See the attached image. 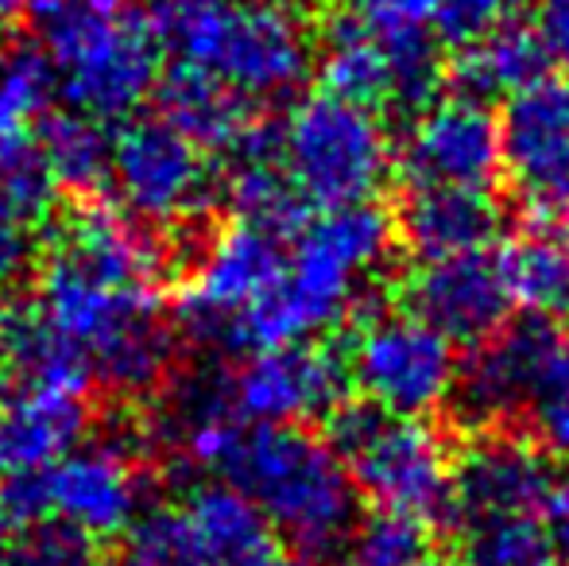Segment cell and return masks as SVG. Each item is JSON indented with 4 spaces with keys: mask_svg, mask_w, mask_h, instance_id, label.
<instances>
[{
    "mask_svg": "<svg viewBox=\"0 0 569 566\" xmlns=\"http://www.w3.org/2000/svg\"><path fill=\"white\" fill-rule=\"evenodd\" d=\"M39 51L54 78V98L98 121L140 113L159 82V51L148 16L124 0H31Z\"/></svg>",
    "mask_w": 569,
    "mask_h": 566,
    "instance_id": "5",
    "label": "cell"
},
{
    "mask_svg": "<svg viewBox=\"0 0 569 566\" xmlns=\"http://www.w3.org/2000/svg\"><path fill=\"white\" fill-rule=\"evenodd\" d=\"M547 54H542L539 39L523 23H496L480 39L465 43L453 59V82L461 93L480 98L492 106L496 98H516L519 90L547 75Z\"/></svg>",
    "mask_w": 569,
    "mask_h": 566,
    "instance_id": "26",
    "label": "cell"
},
{
    "mask_svg": "<svg viewBox=\"0 0 569 566\" xmlns=\"http://www.w3.org/2000/svg\"><path fill=\"white\" fill-rule=\"evenodd\" d=\"M326 438L341 454L357 497L435 528L453 520V446L427 419L383 416L365 400H341L326 416Z\"/></svg>",
    "mask_w": 569,
    "mask_h": 566,
    "instance_id": "6",
    "label": "cell"
},
{
    "mask_svg": "<svg viewBox=\"0 0 569 566\" xmlns=\"http://www.w3.org/2000/svg\"><path fill=\"white\" fill-rule=\"evenodd\" d=\"M503 171L542 214H569V75L535 78L500 117Z\"/></svg>",
    "mask_w": 569,
    "mask_h": 566,
    "instance_id": "16",
    "label": "cell"
},
{
    "mask_svg": "<svg viewBox=\"0 0 569 566\" xmlns=\"http://www.w3.org/2000/svg\"><path fill=\"white\" fill-rule=\"evenodd\" d=\"M279 159L307 206L376 202L396 171V140L383 113L315 90L287 109L276 125Z\"/></svg>",
    "mask_w": 569,
    "mask_h": 566,
    "instance_id": "7",
    "label": "cell"
},
{
    "mask_svg": "<svg viewBox=\"0 0 569 566\" xmlns=\"http://www.w3.org/2000/svg\"><path fill=\"white\" fill-rule=\"evenodd\" d=\"M31 295L117 396L167 385L179 326L163 295V245L120 206L86 202L47 234Z\"/></svg>",
    "mask_w": 569,
    "mask_h": 566,
    "instance_id": "1",
    "label": "cell"
},
{
    "mask_svg": "<svg viewBox=\"0 0 569 566\" xmlns=\"http://www.w3.org/2000/svg\"><path fill=\"white\" fill-rule=\"evenodd\" d=\"M457 369L453 341L407 307H368L352 318L345 373L383 416H435L453 400Z\"/></svg>",
    "mask_w": 569,
    "mask_h": 566,
    "instance_id": "8",
    "label": "cell"
},
{
    "mask_svg": "<svg viewBox=\"0 0 569 566\" xmlns=\"http://www.w3.org/2000/svg\"><path fill=\"white\" fill-rule=\"evenodd\" d=\"M396 167L411 187H480L503 175V132L492 106L453 90L411 113L396 148Z\"/></svg>",
    "mask_w": 569,
    "mask_h": 566,
    "instance_id": "13",
    "label": "cell"
},
{
    "mask_svg": "<svg viewBox=\"0 0 569 566\" xmlns=\"http://www.w3.org/2000/svg\"><path fill=\"white\" fill-rule=\"evenodd\" d=\"M117 566H198L194 555L182 544V532L174 524L171 508L143 513L132 528L124 532V552Z\"/></svg>",
    "mask_w": 569,
    "mask_h": 566,
    "instance_id": "34",
    "label": "cell"
},
{
    "mask_svg": "<svg viewBox=\"0 0 569 566\" xmlns=\"http://www.w3.org/2000/svg\"><path fill=\"white\" fill-rule=\"evenodd\" d=\"M159 51L226 82L248 106H276L315 75L318 39L291 0H159Z\"/></svg>",
    "mask_w": 569,
    "mask_h": 566,
    "instance_id": "3",
    "label": "cell"
},
{
    "mask_svg": "<svg viewBox=\"0 0 569 566\" xmlns=\"http://www.w3.org/2000/svg\"><path fill=\"white\" fill-rule=\"evenodd\" d=\"M221 159L226 163L218 167V198L229 202L232 218L291 237L310 206L283 171L276 125L256 121L232 148L221 151Z\"/></svg>",
    "mask_w": 569,
    "mask_h": 566,
    "instance_id": "22",
    "label": "cell"
},
{
    "mask_svg": "<svg viewBox=\"0 0 569 566\" xmlns=\"http://www.w3.org/2000/svg\"><path fill=\"white\" fill-rule=\"evenodd\" d=\"M542 520H547L550 536H555L558 559L569 563V474L550 481L547 505H542Z\"/></svg>",
    "mask_w": 569,
    "mask_h": 566,
    "instance_id": "38",
    "label": "cell"
},
{
    "mask_svg": "<svg viewBox=\"0 0 569 566\" xmlns=\"http://www.w3.org/2000/svg\"><path fill=\"white\" fill-rule=\"evenodd\" d=\"M287 237L232 218L206 237L174 299V326L206 349L232 354L240 322L283 276Z\"/></svg>",
    "mask_w": 569,
    "mask_h": 566,
    "instance_id": "11",
    "label": "cell"
},
{
    "mask_svg": "<svg viewBox=\"0 0 569 566\" xmlns=\"http://www.w3.org/2000/svg\"><path fill=\"white\" fill-rule=\"evenodd\" d=\"M508 4H523V0H508Z\"/></svg>",
    "mask_w": 569,
    "mask_h": 566,
    "instance_id": "44",
    "label": "cell"
},
{
    "mask_svg": "<svg viewBox=\"0 0 569 566\" xmlns=\"http://www.w3.org/2000/svg\"><path fill=\"white\" fill-rule=\"evenodd\" d=\"M31 0H0V28H12L28 16Z\"/></svg>",
    "mask_w": 569,
    "mask_h": 566,
    "instance_id": "39",
    "label": "cell"
},
{
    "mask_svg": "<svg viewBox=\"0 0 569 566\" xmlns=\"http://www.w3.org/2000/svg\"><path fill=\"white\" fill-rule=\"evenodd\" d=\"M106 187L128 218L159 234L190 226L218 202V163L159 113H132L113 132Z\"/></svg>",
    "mask_w": 569,
    "mask_h": 566,
    "instance_id": "9",
    "label": "cell"
},
{
    "mask_svg": "<svg viewBox=\"0 0 569 566\" xmlns=\"http://www.w3.org/2000/svg\"><path fill=\"white\" fill-rule=\"evenodd\" d=\"M508 0H438L435 16H430V36L438 47H453L461 51L465 43L480 39L503 20Z\"/></svg>",
    "mask_w": 569,
    "mask_h": 566,
    "instance_id": "35",
    "label": "cell"
},
{
    "mask_svg": "<svg viewBox=\"0 0 569 566\" xmlns=\"http://www.w3.org/2000/svg\"><path fill=\"white\" fill-rule=\"evenodd\" d=\"M218 477L237 485L271 536L302 559L341 555L360 520L357 485L341 454L307 424H244Z\"/></svg>",
    "mask_w": 569,
    "mask_h": 566,
    "instance_id": "4",
    "label": "cell"
},
{
    "mask_svg": "<svg viewBox=\"0 0 569 566\" xmlns=\"http://www.w3.org/2000/svg\"><path fill=\"white\" fill-rule=\"evenodd\" d=\"M345 552L352 566H407L427 555V528L403 516L372 513V520H357Z\"/></svg>",
    "mask_w": 569,
    "mask_h": 566,
    "instance_id": "33",
    "label": "cell"
},
{
    "mask_svg": "<svg viewBox=\"0 0 569 566\" xmlns=\"http://www.w3.org/2000/svg\"><path fill=\"white\" fill-rule=\"evenodd\" d=\"M0 566H98V544L54 516L16 524Z\"/></svg>",
    "mask_w": 569,
    "mask_h": 566,
    "instance_id": "31",
    "label": "cell"
},
{
    "mask_svg": "<svg viewBox=\"0 0 569 566\" xmlns=\"http://www.w3.org/2000/svg\"><path fill=\"white\" fill-rule=\"evenodd\" d=\"M566 346L569 341L558 322L531 315H523L519 322H503L500 330L480 338L472 357L457 369L453 404L461 419L477 430L511 424Z\"/></svg>",
    "mask_w": 569,
    "mask_h": 566,
    "instance_id": "15",
    "label": "cell"
},
{
    "mask_svg": "<svg viewBox=\"0 0 569 566\" xmlns=\"http://www.w3.org/2000/svg\"><path fill=\"white\" fill-rule=\"evenodd\" d=\"M407 566H457L453 559H438V555H419L415 563H407Z\"/></svg>",
    "mask_w": 569,
    "mask_h": 566,
    "instance_id": "40",
    "label": "cell"
},
{
    "mask_svg": "<svg viewBox=\"0 0 569 566\" xmlns=\"http://www.w3.org/2000/svg\"><path fill=\"white\" fill-rule=\"evenodd\" d=\"M430 28H372L357 12L338 16L315 51L322 90L376 113L411 117L442 86V59Z\"/></svg>",
    "mask_w": 569,
    "mask_h": 566,
    "instance_id": "10",
    "label": "cell"
},
{
    "mask_svg": "<svg viewBox=\"0 0 569 566\" xmlns=\"http://www.w3.org/2000/svg\"><path fill=\"white\" fill-rule=\"evenodd\" d=\"M143 513L148 461L128 435H86L43 474V516L70 524L93 544L120 539Z\"/></svg>",
    "mask_w": 569,
    "mask_h": 566,
    "instance_id": "12",
    "label": "cell"
},
{
    "mask_svg": "<svg viewBox=\"0 0 569 566\" xmlns=\"http://www.w3.org/2000/svg\"><path fill=\"white\" fill-rule=\"evenodd\" d=\"M182 544L198 566H271L276 536L232 481L210 477L171 505Z\"/></svg>",
    "mask_w": 569,
    "mask_h": 566,
    "instance_id": "20",
    "label": "cell"
},
{
    "mask_svg": "<svg viewBox=\"0 0 569 566\" xmlns=\"http://www.w3.org/2000/svg\"><path fill=\"white\" fill-rule=\"evenodd\" d=\"M90 435V400L78 388H0V477L47 474Z\"/></svg>",
    "mask_w": 569,
    "mask_h": 566,
    "instance_id": "19",
    "label": "cell"
},
{
    "mask_svg": "<svg viewBox=\"0 0 569 566\" xmlns=\"http://www.w3.org/2000/svg\"><path fill=\"white\" fill-rule=\"evenodd\" d=\"M283 276L271 295L240 322L237 349L310 341L365 310L372 284L396 252V218L376 202L330 206L307 214L287 237Z\"/></svg>",
    "mask_w": 569,
    "mask_h": 566,
    "instance_id": "2",
    "label": "cell"
},
{
    "mask_svg": "<svg viewBox=\"0 0 569 566\" xmlns=\"http://www.w3.org/2000/svg\"><path fill=\"white\" fill-rule=\"evenodd\" d=\"M151 98H156V113L163 121H171L174 129L187 132L190 140L202 143L213 156L232 148L260 121L256 106L237 98L226 82H218V78L202 75L194 67H182V62H171L167 70H159Z\"/></svg>",
    "mask_w": 569,
    "mask_h": 566,
    "instance_id": "25",
    "label": "cell"
},
{
    "mask_svg": "<svg viewBox=\"0 0 569 566\" xmlns=\"http://www.w3.org/2000/svg\"><path fill=\"white\" fill-rule=\"evenodd\" d=\"M457 566H558V547L542 513L461 516Z\"/></svg>",
    "mask_w": 569,
    "mask_h": 566,
    "instance_id": "29",
    "label": "cell"
},
{
    "mask_svg": "<svg viewBox=\"0 0 569 566\" xmlns=\"http://www.w3.org/2000/svg\"><path fill=\"white\" fill-rule=\"evenodd\" d=\"M8 532H12V524L0 516V555H4V544H8Z\"/></svg>",
    "mask_w": 569,
    "mask_h": 566,
    "instance_id": "42",
    "label": "cell"
},
{
    "mask_svg": "<svg viewBox=\"0 0 569 566\" xmlns=\"http://www.w3.org/2000/svg\"><path fill=\"white\" fill-rule=\"evenodd\" d=\"M407 310L453 341L477 346L511 318V295L492 249L422 257L403 284Z\"/></svg>",
    "mask_w": 569,
    "mask_h": 566,
    "instance_id": "17",
    "label": "cell"
},
{
    "mask_svg": "<svg viewBox=\"0 0 569 566\" xmlns=\"http://www.w3.org/2000/svg\"><path fill=\"white\" fill-rule=\"evenodd\" d=\"M500 272L508 284L511 307L531 318H558L569 310V252L562 234L547 226H535L519 234L500 252Z\"/></svg>",
    "mask_w": 569,
    "mask_h": 566,
    "instance_id": "28",
    "label": "cell"
},
{
    "mask_svg": "<svg viewBox=\"0 0 569 566\" xmlns=\"http://www.w3.org/2000/svg\"><path fill=\"white\" fill-rule=\"evenodd\" d=\"M54 198L59 187L31 137L0 151V291H12L36 272L51 234Z\"/></svg>",
    "mask_w": 569,
    "mask_h": 566,
    "instance_id": "21",
    "label": "cell"
},
{
    "mask_svg": "<svg viewBox=\"0 0 569 566\" xmlns=\"http://www.w3.org/2000/svg\"><path fill=\"white\" fill-rule=\"evenodd\" d=\"M503 214L492 190L480 187H411L396 218V237L415 257L492 249Z\"/></svg>",
    "mask_w": 569,
    "mask_h": 566,
    "instance_id": "23",
    "label": "cell"
},
{
    "mask_svg": "<svg viewBox=\"0 0 569 566\" xmlns=\"http://www.w3.org/2000/svg\"><path fill=\"white\" fill-rule=\"evenodd\" d=\"M39 159L51 171L54 187L78 198H93L109 182V148L113 132L106 121L78 109H47L31 129Z\"/></svg>",
    "mask_w": 569,
    "mask_h": 566,
    "instance_id": "27",
    "label": "cell"
},
{
    "mask_svg": "<svg viewBox=\"0 0 569 566\" xmlns=\"http://www.w3.org/2000/svg\"><path fill=\"white\" fill-rule=\"evenodd\" d=\"M271 566H322V563H315V559H302V555H295V559H276Z\"/></svg>",
    "mask_w": 569,
    "mask_h": 566,
    "instance_id": "41",
    "label": "cell"
},
{
    "mask_svg": "<svg viewBox=\"0 0 569 566\" xmlns=\"http://www.w3.org/2000/svg\"><path fill=\"white\" fill-rule=\"evenodd\" d=\"M562 241H566V252H569V221H566V229H562Z\"/></svg>",
    "mask_w": 569,
    "mask_h": 566,
    "instance_id": "43",
    "label": "cell"
},
{
    "mask_svg": "<svg viewBox=\"0 0 569 566\" xmlns=\"http://www.w3.org/2000/svg\"><path fill=\"white\" fill-rule=\"evenodd\" d=\"M535 39L547 62L569 70V0H535Z\"/></svg>",
    "mask_w": 569,
    "mask_h": 566,
    "instance_id": "36",
    "label": "cell"
},
{
    "mask_svg": "<svg viewBox=\"0 0 569 566\" xmlns=\"http://www.w3.org/2000/svg\"><path fill=\"white\" fill-rule=\"evenodd\" d=\"M550 458L516 435L480 430L461 454H453V520L461 516L542 513L550 493Z\"/></svg>",
    "mask_w": 569,
    "mask_h": 566,
    "instance_id": "18",
    "label": "cell"
},
{
    "mask_svg": "<svg viewBox=\"0 0 569 566\" xmlns=\"http://www.w3.org/2000/svg\"><path fill=\"white\" fill-rule=\"evenodd\" d=\"M51 98L54 78L39 47H12L0 54V151L31 137Z\"/></svg>",
    "mask_w": 569,
    "mask_h": 566,
    "instance_id": "30",
    "label": "cell"
},
{
    "mask_svg": "<svg viewBox=\"0 0 569 566\" xmlns=\"http://www.w3.org/2000/svg\"><path fill=\"white\" fill-rule=\"evenodd\" d=\"M516 419L527 427V443L539 446L547 458L569 461V346L550 361Z\"/></svg>",
    "mask_w": 569,
    "mask_h": 566,
    "instance_id": "32",
    "label": "cell"
},
{
    "mask_svg": "<svg viewBox=\"0 0 569 566\" xmlns=\"http://www.w3.org/2000/svg\"><path fill=\"white\" fill-rule=\"evenodd\" d=\"M229 404L244 424H310L345 400V357L318 338L248 349L240 369L226 377Z\"/></svg>",
    "mask_w": 569,
    "mask_h": 566,
    "instance_id": "14",
    "label": "cell"
},
{
    "mask_svg": "<svg viewBox=\"0 0 569 566\" xmlns=\"http://www.w3.org/2000/svg\"><path fill=\"white\" fill-rule=\"evenodd\" d=\"M0 385H51L86 388L93 385L82 354L54 330L36 295L0 291Z\"/></svg>",
    "mask_w": 569,
    "mask_h": 566,
    "instance_id": "24",
    "label": "cell"
},
{
    "mask_svg": "<svg viewBox=\"0 0 569 566\" xmlns=\"http://www.w3.org/2000/svg\"><path fill=\"white\" fill-rule=\"evenodd\" d=\"M438 0H357L352 12L372 28H430Z\"/></svg>",
    "mask_w": 569,
    "mask_h": 566,
    "instance_id": "37",
    "label": "cell"
}]
</instances>
